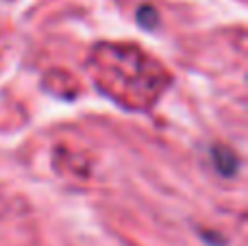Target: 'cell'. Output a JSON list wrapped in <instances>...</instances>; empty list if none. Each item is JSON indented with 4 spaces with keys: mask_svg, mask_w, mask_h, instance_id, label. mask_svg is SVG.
Masks as SVG:
<instances>
[{
    "mask_svg": "<svg viewBox=\"0 0 248 246\" xmlns=\"http://www.w3.org/2000/svg\"><path fill=\"white\" fill-rule=\"evenodd\" d=\"M211 157H214L211 161H214V166L218 168V172L224 174V177H233V174L237 172V168H240V161H237L235 153L224 148V146L211 148Z\"/></svg>",
    "mask_w": 248,
    "mask_h": 246,
    "instance_id": "obj_1",
    "label": "cell"
},
{
    "mask_svg": "<svg viewBox=\"0 0 248 246\" xmlns=\"http://www.w3.org/2000/svg\"><path fill=\"white\" fill-rule=\"evenodd\" d=\"M137 17H140V24L146 26V29H153L157 24V11L153 7H141L137 11Z\"/></svg>",
    "mask_w": 248,
    "mask_h": 246,
    "instance_id": "obj_2",
    "label": "cell"
}]
</instances>
